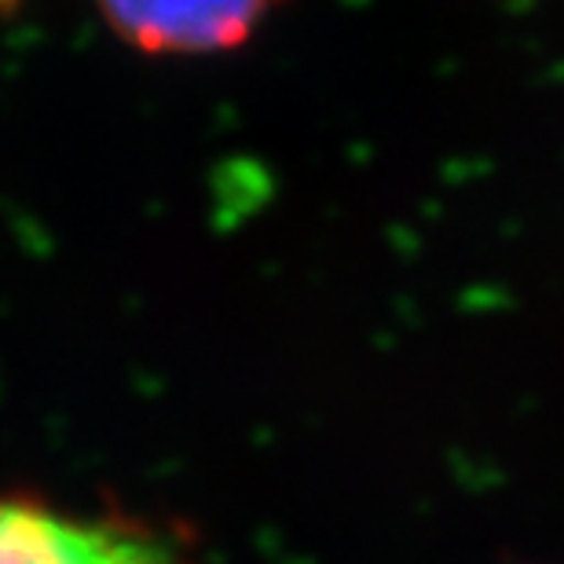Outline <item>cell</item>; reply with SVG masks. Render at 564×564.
Here are the masks:
<instances>
[{
  "label": "cell",
  "mask_w": 564,
  "mask_h": 564,
  "mask_svg": "<svg viewBox=\"0 0 564 564\" xmlns=\"http://www.w3.org/2000/svg\"><path fill=\"white\" fill-rule=\"evenodd\" d=\"M0 564H202L173 528L118 510H74L0 491Z\"/></svg>",
  "instance_id": "6da1fadb"
},
{
  "label": "cell",
  "mask_w": 564,
  "mask_h": 564,
  "mask_svg": "<svg viewBox=\"0 0 564 564\" xmlns=\"http://www.w3.org/2000/svg\"><path fill=\"white\" fill-rule=\"evenodd\" d=\"M11 4V0H0V8H8Z\"/></svg>",
  "instance_id": "3957f363"
},
{
  "label": "cell",
  "mask_w": 564,
  "mask_h": 564,
  "mask_svg": "<svg viewBox=\"0 0 564 564\" xmlns=\"http://www.w3.org/2000/svg\"><path fill=\"white\" fill-rule=\"evenodd\" d=\"M282 0H96L121 41L147 55H220L242 48Z\"/></svg>",
  "instance_id": "7a4b0ae2"
}]
</instances>
